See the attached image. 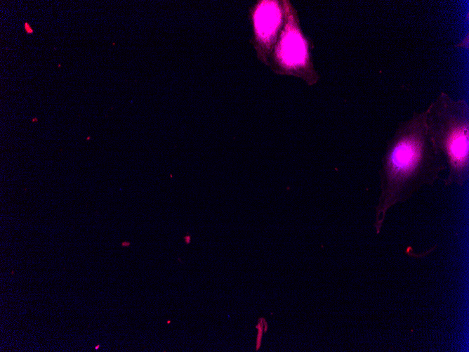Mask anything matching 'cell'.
Instances as JSON below:
<instances>
[{
    "label": "cell",
    "instance_id": "6da1fadb",
    "mask_svg": "<svg viewBox=\"0 0 469 352\" xmlns=\"http://www.w3.org/2000/svg\"><path fill=\"white\" fill-rule=\"evenodd\" d=\"M446 169L428 135L425 111L415 112L409 119L400 122L381 160L377 233L390 207L408 200L423 185H432Z\"/></svg>",
    "mask_w": 469,
    "mask_h": 352
},
{
    "label": "cell",
    "instance_id": "7a4b0ae2",
    "mask_svg": "<svg viewBox=\"0 0 469 352\" xmlns=\"http://www.w3.org/2000/svg\"><path fill=\"white\" fill-rule=\"evenodd\" d=\"M428 135L446 164V185L461 186L468 178L469 107L442 92L425 111Z\"/></svg>",
    "mask_w": 469,
    "mask_h": 352
},
{
    "label": "cell",
    "instance_id": "3957f363",
    "mask_svg": "<svg viewBox=\"0 0 469 352\" xmlns=\"http://www.w3.org/2000/svg\"><path fill=\"white\" fill-rule=\"evenodd\" d=\"M271 3H264L258 7L255 15V25L261 38L270 37L278 23V10Z\"/></svg>",
    "mask_w": 469,
    "mask_h": 352
},
{
    "label": "cell",
    "instance_id": "277c9868",
    "mask_svg": "<svg viewBox=\"0 0 469 352\" xmlns=\"http://www.w3.org/2000/svg\"><path fill=\"white\" fill-rule=\"evenodd\" d=\"M25 28L27 32V33L30 34L33 32L32 29L29 27V25L27 22L25 23Z\"/></svg>",
    "mask_w": 469,
    "mask_h": 352
},
{
    "label": "cell",
    "instance_id": "5b68a950",
    "mask_svg": "<svg viewBox=\"0 0 469 352\" xmlns=\"http://www.w3.org/2000/svg\"><path fill=\"white\" fill-rule=\"evenodd\" d=\"M170 322H171L170 320H168V322H168V323L169 324V323H170Z\"/></svg>",
    "mask_w": 469,
    "mask_h": 352
}]
</instances>
